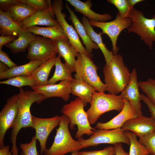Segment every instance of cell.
<instances>
[{
  "label": "cell",
  "mask_w": 155,
  "mask_h": 155,
  "mask_svg": "<svg viewBox=\"0 0 155 155\" xmlns=\"http://www.w3.org/2000/svg\"><path fill=\"white\" fill-rule=\"evenodd\" d=\"M18 95V110L16 120L12 127L10 139L12 144L11 152L12 155H18L16 139L19 132L22 128L30 127L32 129V115L30 108L32 104H40L44 100L42 94L34 91L24 90L20 88Z\"/></svg>",
  "instance_id": "1"
},
{
  "label": "cell",
  "mask_w": 155,
  "mask_h": 155,
  "mask_svg": "<svg viewBox=\"0 0 155 155\" xmlns=\"http://www.w3.org/2000/svg\"><path fill=\"white\" fill-rule=\"evenodd\" d=\"M103 71L106 91L109 94L116 95L121 92L129 81L131 73L120 54L114 55L109 64L104 66Z\"/></svg>",
  "instance_id": "2"
},
{
  "label": "cell",
  "mask_w": 155,
  "mask_h": 155,
  "mask_svg": "<svg viewBox=\"0 0 155 155\" xmlns=\"http://www.w3.org/2000/svg\"><path fill=\"white\" fill-rule=\"evenodd\" d=\"M89 108L86 112L90 124H94L104 113L116 110L121 112L124 104L120 95L94 91Z\"/></svg>",
  "instance_id": "3"
},
{
  "label": "cell",
  "mask_w": 155,
  "mask_h": 155,
  "mask_svg": "<svg viewBox=\"0 0 155 155\" xmlns=\"http://www.w3.org/2000/svg\"><path fill=\"white\" fill-rule=\"evenodd\" d=\"M70 121L68 117L63 115L59 127L56 129V133L53 142L49 149L44 152V155H65L79 151L82 148L78 140L72 137L68 128Z\"/></svg>",
  "instance_id": "4"
},
{
  "label": "cell",
  "mask_w": 155,
  "mask_h": 155,
  "mask_svg": "<svg viewBox=\"0 0 155 155\" xmlns=\"http://www.w3.org/2000/svg\"><path fill=\"white\" fill-rule=\"evenodd\" d=\"M85 106L82 100L78 97L64 105L61 111L63 115L69 119V126L70 129H73L77 125L78 130L75 137L78 139L82 138L84 134L91 135L95 130L89 123L86 112L84 109Z\"/></svg>",
  "instance_id": "5"
},
{
  "label": "cell",
  "mask_w": 155,
  "mask_h": 155,
  "mask_svg": "<svg viewBox=\"0 0 155 155\" xmlns=\"http://www.w3.org/2000/svg\"><path fill=\"white\" fill-rule=\"evenodd\" d=\"M128 17L132 23L127 28V32L137 34L152 50L153 42H155V14L152 18L148 19L144 16L142 11L133 7L130 10Z\"/></svg>",
  "instance_id": "6"
},
{
  "label": "cell",
  "mask_w": 155,
  "mask_h": 155,
  "mask_svg": "<svg viewBox=\"0 0 155 155\" xmlns=\"http://www.w3.org/2000/svg\"><path fill=\"white\" fill-rule=\"evenodd\" d=\"M91 57L78 53L75 65V79H79L94 87L98 92L106 91V85L97 73L98 67Z\"/></svg>",
  "instance_id": "7"
},
{
  "label": "cell",
  "mask_w": 155,
  "mask_h": 155,
  "mask_svg": "<svg viewBox=\"0 0 155 155\" xmlns=\"http://www.w3.org/2000/svg\"><path fill=\"white\" fill-rule=\"evenodd\" d=\"M83 148L96 146L102 144H113L123 143L129 145L130 142L129 138L124 133L121 128L111 129L95 130L89 138L84 139L83 138L78 139Z\"/></svg>",
  "instance_id": "8"
},
{
  "label": "cell",
  "mask_w": 155,
  "mask_h": 155,
  "mask_svg": "<svg viewBox=\"0 0 155 155\" xmlns=\"http://www.w3.org/2000/svg\"><path fill=\"white\" fill-rule=\"evenodd\" d=\"M89 22L92 26L101 29L102 34L108 36L112 42L113 54L116 55L119 50L117 45L118 37L122 30L131 26L132 22L129 18L123 17L117 13L115 19L111 21L100 22L89 20Z\"/></svg>",
  "instance_id": "9"
},
{
  "label": "cell",
  "mask_w": 155,
  "mask_h": 155,
  "mask_svg": "<svg viewBox=\"0 0 155 155\" xmlns=\"http://www.w3.org/2000/svg\"><path fill=\"white\" fill-rule=\"evenodd\" d=\"M27 49L26 58L30 61H46L56 57L58 53L55 41L43 36H36Z\"/></svg>",
  "instance_id": "10"
},
{
  "label": "cell",
  "mask_w": 155,
  "mask_h": 155,
  "mask_svg": "<svg viewBox=\"0 0 155 155\" xmlns=\"http://www.w3.org/2000/svg\"><path fill=\"white\" fill-rule=\"evenodd\" d=\"M53 10L57 20L61 25L69 41L77 52L81 54L86 55L92 57L82 44L76 30L69 25L65 20L66 15L62 11L63 9V2L61 0H53L52 3Z\"/></svg>",
  "instance_id": "11"
},
{
  "label": "cell",
  "mask_w": 155,
  "mask_h": 155,
  "mask_svg": "<svg viewBox=\"0 0 155 155\" xmlns=\"http://www.w3.org/2000/svg\"><path fill=\"white\" fill-rule=\"evenodd\" d=\"M60 120L61 116L58 115L46 118L32 116V129L35 130V135L40 143V154H44L46 149V144L48 137L53 130L59 125Z\"/></svg>",
  "instance_id": "12"
},
{
  "label": "cell",
  "mask_w": 155,
  "mask_h": 155,
  "mask_svg": "<svg viewBox=\"0 0 155 155\" xmlns=\"http://www.w3.org/2000/svg\"><path fill=\"white\" fill-rule=\"evenodd\" d=\"M18 110V95H13L7 99L0 112V148L4 146V138L7 130L12 128Z\"/></svg>",
  "instance_id": "13"
},
{
  "label": "cell",
  "mask_w": 155,
  "mask_h": 155,
  "mask_svg": "<svg viewBox=\"0 0 155 155\" xmlns=\"http://www.w3.org/2000/svg\"><path fill=\"white\" fill-rule=\"evenodd\" d=\"M139 86L137 81V74L136 68H134L131 73L129 82L120 95L124 100L129 101L137 116L142 115L141 111L142 100L139 92Z\"/></svg>",
  "instance_id": "14"
},
{
  "label": "cell",
  "mask_w": 155,
  "mask_h": 155,
  "mask_svg": "<svg viewBox=\"0 0 155 155\" xmlns=\"http://www.w3.org/2000/svg\"><path fill=\"white\" fill-rule=\"evenodd\" d=\"M71 80H65L57 84L37 86L32 88L35 92L42 94L44 100L49 98L58 97L64 101H68L70 98V84Z\"/></svg>",
  "instance_id": "15"
},
{
  "label": "cell",
  "mask_w": 155,
  "mask_h": 155,
  "mask_svg": "<svg viewBox=\"0 0 155 155\" xmlns=\"http://www.w3.org/2000/svg\"><path fill=\"white\" fill-rule=\"evenodd\" d=\"M121 128L124 131H130L140 137L155 131V120L151 117L142 115L127 121Z\"/></svg>",
  "instance_id": "16"
},
{
  "label": "cell",
  "mask_w": 155,
  "mask_h": 155,
  "mask_svg": "<svg viewBox=\"0 0 155 155\" xmlns=\"http://www.w3.org/2000/svg\"><path fill=\"white\" fill-rule=\"evenodd\" d=\"M124 104L122 110L117 116L108 122H98L96 127L98 129H111L121 128L127 121L137 117L134 109L129 101L124 100Z\"/></svg>",
  "instance_id": "17"
},
{
  "label": "cell",
  "mask_w": 155,
  "mask_h": 155,
  "mask_svg": "<svg viewBox=\"0 0 155 155\" xmlns=\"http://www.w3.org/2000/svg\"><path fill=\"white\" fill-rule=\"evenodd\" d=\"M55 15L51 4L46 10H37L31 17L19 24L23 30L36 25L53 26L59 23L55 19Z\"/></svg>",
  "instance_id": "18"
},
{
  "label": "cell",
  "mask_w": 155,
  "mask_h": 155,
  "mask_svg": "<svg viewBox=\"0 0 155 155\" xmlns=\"http://www.w3.org/2000/svg\"><path fill=\"white\" fill-rule=\"evenodd\" d=\"M66 1L74 7L75 11L82 13L89 20L106 22L112 18L109 14H100L93 11L91 8L92 6L91 0H87L85 2L79 0H67Z\"/></svg>",
  "instance_id": "19"
},
{
  "label": "cell",
  "mask_w": 155,
  "mask_h": 155,
  "mask_svg": "<svg viewBox=\"0 0 155 155\" xmlns=\"http://www.w3.org/2000/svg\"><path fill=\"white\" fill-rule=\"evenodd\" d=\"M58 55L63 57L71 71L75 72V65L78 52L68 41L59 39L55 41Z\"/></svg>",
  "instance_id": "20"
},
{
  "label": "cell",
  "mask_w": 155,
  "mask_h": 155,
  "mask_svg": "<svg viewBox=\"0 0 155 155\" xmlns=\"http://www.w3.org/2000/svg\"><path fill=\"white\" fill-rule=\"evenodd\" d=\"M23 31L41 35L54 41L59 39L69 40L59 23L55 26L46 27L33 26L24 29Z\"/></svg>",
  "instance_id": "21"
},
{
  "label": "cell",
  "mask_w": 155,
  "mask_h": 155,
  "mask_svg": "<svg viewBox=\"0 0 155 155\" xmlns=\"http://www.w3.org/2000/svg\"><path fill=\"white\" fill-rule=\"evenodd\" d=\"M65 7L69 13V20L73 24L78 34L81 38L83 44L85 46V49L89 54L93 56L92 54L93 50L98 49V46L92 41L88 35L82 23L80 21L73 11L70 8L67 3Z\"/></svg>",
  "instance_id": "22"
},
{
  "label": "cell",
  "mask_w": 155,
  "mask_h": 155,
  "mask_svg": "<svg viewBox=\"0 0 155 155\" xmlns=\"http://www.w3.org/2000/svg\"><path fill=\"white\" fill-rule=\"evenodd\" d=\"M2 10L15 22L20 23L31 17L37 10L28 5L17 1Z\"/></svg>",
  "instance_id": "23"
},
{
  "label": "cell",
  "mask_w": 155,
  "mask_h": 155,
  "mask_svg": "<svg viewBox=\"0 0 155 155\" xmlns=\"http://www.w3.org/2000/svg\"><path fill=\"white\" fill-rule=\"evenodd\" d=\"M71 93L81 99L85 106L90 103L94 91L96 90L89 84L79 79L74 78L70 84Z\"/></svg>",
  "instance_id": "24"
},
{
  "label": "cell",
  "mask_w": 155,
  "mask_h": 155,
  "mask_svg": "<svg viewBox=\"0 0 155 155\" xmlns=\"http://www.w3.org/2000/svg\"><path fill=\"white\" fill-rule=\"evenodd\" d=\"M46 61L40 60L30 61L25 64L9 68L6 71L0 73V79L24 76H30L39 66Z\"/></svg>",
  "instance_id": "25"
},
{
  "label": "cell",
  "mask_w": 155,
  "mask_h": 155,
  "mask_svg": "<svg viewBox=\"0 0 155 155\" xmlns=\"http://www.w3.org/2000/svg\"><path fill=\"white\" fill-rule=\"evenodd\" d=\"M81 22L84 27L87 33L92 41L96 44L102 51L105 58L106 64L108 65L113 59V52L110 51L103 42L101 35V32L98 34L95 32L89 22V20L84 16Z\"/></svg>",
  "instance_id": "26"
},
{
  "label": "cell",
  "mask_w": 155,
  "mask_h": 155,
  "mask_svg": "<svg viewBox=\"0 0 155 155\" xmlns=\"http://www.w3.org/2000/svg\"><path fill=\"white\" fill-rule=\"evenodd\" d=\"M23 29L18 23L5 12L0 9V34L1 36L18 37Z\"/></svg>",
  "instance_id": "27"
},
{
  "label": "cell",
  "mask_w": 155,
  "mask_h": 155,
  "mask_svg": "<svg viewBox=\"0 0 155 155\" xmlns=\"http://www.w3.org/2000/svg\"><path fill=\"white\" fill-rule=\"evenodd\" d=\"M36 37V36L32 33L23 31L17 39L4 46L8 48L13 54L24 52Z\"/></svg>",
  "instance_id": "28"
},
{
  "label": "cell",
  "mask_w": 155,
  "mask_h": 155,
  "mask_svg": "<svg viewBox=\"0 0 155 155\" xmlns=\"http://www.w3.org/2000/svg\"><path fill=\"white\" fill-rule=\"evenodd\" d=\"M56 57L44 62L32 73L31 75L36 80L37 86L48 84V77L51 69L55 65Z\"/></svg>",
  "instance_id": "29"
},
{
  "label": "cell",
  "mask_w": 155,
  "mask_h": 155,
  "mask_svg": "<svg viewBox=\"0 0 155 155\" xmlns=\"http://www.w3.org/2000/svg\"><path fill=\"white\" fill-rule=\"evenodd\" d=\"M60 57L59 55L56 57L55 71L52 77L49 80L48 84H54L60 80H72L74 79L72 76V72L65 64L62 62Z\"/></svg>",
  "instance_id": "30"
},
{
  "label": "cell",
  "mask_w": 155,
  "mask_h": 155,
  "mask_svg": "<svg viewBox=\"0 0 155 155\" xmlns=\"http://www.w3.org/2000/svg\"><path fill=\"white\" fill-rule=\"evenodd\" d=\"M124 133L130 141L129 155H147L150 154L147 148L137 141V136L134 133L129 131H124Z\"/></svg>",
  "instance_id": "31"
},
{
  "label": "cell",
  "mask_w": 155,
  "mask_h": 155,
  "mask_svg": "<svg viewBox=\"0 0 155 155\" xmlns=\"http://www.w3.org/2000/svg\"><path fill=\"white\" fill-rule=\"evenodd\" d=\"M0 84L12 86L20 89L24 86H29L31 88L37 86L36 80L31 75L18 76L10 78L0 81Z\"/></svg>",
  "instance_id": "32"
},
{
  "label": "cell",
  "mask_w": 155,
  "mask_h": 155,
  "mask_svg": "<svg viewBox=\"0 0 155 155\" xmlns=\"http://www.w3.org/2000/svg\"><path fill=\"white\" fill-rule=\"evenodd\" d=\"M138 84L143 92L155 105V80L149 78L147 81H139Z\"/></svg>",
  "instance_id": "33"
},
{
  "label": "cell",
  "mask_w": 155,
  "mask_h": 155,
  "mask_svg": "<svg viewBox=\"0 0 155 155\" xmlns=\"http://www.w3.org/2000/svg\"><path fill=\"white\" fill-rule=\"evenodd\" d=\"M17 1L28 5L39 11L48 9L52 3L51 1L49 0H17Z\"/></svg>",
  "instance_id": "34"
},
{
  "label": "cell",
  "mask_w": 155,
  "mask_h": 155,
  "mask_svg": "<svg viewBox=\"0 0 155 155\" xmlns=\"http://www.w3.org/2000/svg\"><path fill=\"white\" fill-rule=\"evenodd\" d=\"M138 141L147 148L150 154L155 155V131L139 137Z\"/></svg>",
  "instance_id": "35"
},
{
  "label": "cell",
  "mask_w": 155,
  "mask_h": 155,
  "mask_svg": "<svg viewBox=\"0 0 155 155\" xmlns=\"http://www.w3.org/2000/svg\"><path fill=\"white\" fill-rule=\"evenodd\" d=\"M108 2L115 6L119 11V13L123 17H128L130 10L127 0H108Z\"/></svg>",
  "instance_id": "36"
},
{
  "label": "cell",
  "mask_w": 155,
  "mask_h": 155,
  "mask_svg": "<svg viewBox=\"0 0 155 155\" xmlns=\"http://www.w3.org/2000/svg\"><path fill=\"white\" fill-rule=\"evenodd\" d=\"M37 140L35 135L30 142L20 144V146L24 155H39L36 147Z\"/></svg>",
  "instance_id": "37"
},
{
  "label": "cell",
  "mask_w": 155,
  "mask_h": 155,
  "mask_svg": "<svg viewBox=\"0 0 155 155\" xmlns=\"http://www.w3.org/2000/svg\"><path fill=\"white\" fill-rule=\"evenodd\" d=\"M116 154L114 146H109L100 150L82 151L78 152V155H115Z\"/></svg>",
  "instance_id": "38"
},
{
  "label": "cell",
  "mask_w": 155,
  "mask_h": 155,
  "mask_svg": "<svg viewBox=\"0 0 155 155\" xmlns=\"http://www.w3.org/2000/svg\"><path fill=\"white\" fill-rule=\"evenodd\" d=\"M0 61L6 65L9 68L18 66L11 60L6 53L2 51V49H0Z\"/></svg>",
  "instance_id": "39"
},
{
  "label": "cell",
  "mask_w": 155,
  "mask_h": 155,
  "mask_svg": "<svg viewBox=\"0 0 155 155\" xmlns=\"http://www.w3.org/2000/svg\"><path fill=\"white\" fill-rule=\"evenodd\" d=\"M142 100L147 105L150 113L151 117L155 120V105L152 103L145 95L141 94Z\"/></svg>",
  "instance_id": "40"
},
{
  "label": "cell",
  "mask_w": 155,
  "mask_h": 155,
  "mask_svg": "<svg viewBox=\"0 0 155 155\" xmlns=\"http://www.w3.org/2000/svg\"><path fill=\"white\" fill-rule=\"evenodd\" d=\"M18 37L11 36H0V49L6 44L11 42Z\"/></svg>",
  "instance_id": "41"
},
{
  "label": "cell",
  "mask_w": 155,
  "mask_h": 155,
  "mask_svg": "<svg viewBox=\"0 0 155 155\" xmlns=\"http://www.w3.org/2000/svg\"><path fill=\"white\" fill-rule=\"evenodd\" d=\"M115 151V155H129V153L126 152L123 149L121 143H117L114 145Z\"/></svg>",
  "instance_id": "42"
},
{
  "label": "cell",
  "mask_w": 155,
  "mask_h": 155,
  "mask_svg": "<svg viewBox=\"0 0 155 155\" xmlns=\"http://www.w3.org/2000/svg\"><path fill=\"white\" fill-rule=\"evenodd\" d=\"M17 2V0H0V9L3 10L10 5Z\"/></svg>",
  "instance_id": "43"
},
{
  "label": "cell",
  "mask_w": 155,
  "mask_h": 155,
  "mask_svg": "<svg viewBox=\"0 0 155 155\" xmlns=\"http://www.w3.org/2000/svg\"><path fill=\"white\" fill-rule=\"evenodd\" d=\"M9 146H6L0 150V155H12V153L9 151Z\"/></svg>",
  "instance_id": "44"
},
{
  "label": "cell",
  "mask_w": 155,
  "mask_h": 155,
  "mask_svg": "<svg viewBox=\"0 0 155 155\" xmlns=\"http://www.w3.org/2000/svg\"><path fill=\"white\" fill-rule=\"evenodd\" d=\"M130 8L131 9L134 7L133 6L136 4L144 1L143 0H127Z\"/></svg>",
  "instance_id": "45"
},
{
  "label": "cell",
  "mask_w": 155,
  "mask_h": 155,
  "mask_svg": "<svg viewBox=\"0 0 155 155\" xmlns=\"http://www.w3.org/2000/svg\"><path fill=\"white\" fill-rule=\"evenodd\" d=\"M9 68L6 65L0 61V73L6 71Z\"/></svg>",
  "instance_id": "46"
},
{
  "label": "cell",
  "mask_w": 155,
  "mask_h": 155,
  "mask_svg": "<svg viewBox=\"0 0 155 155\" xmlns=\"http://www.w3.org/2000/svg\"><path fill=\"white\" fill-rule=\"evenodd\" d=\"M79 151H76L73 152L71 153V154L70 155H78Z\"/></svg>",
  "instance_id": "47"
},
{
  "label": "cell",
  "mask_w": 155,
  "mask_h": 155,
  "mask_svg": "<svg viewBox=\"0 0 155 155\" xmlns=\"http://www.w3.org/2000/svg\"><path fill=\"white\" fill-rule=\"evenodd\" d=\"M20 155H24V154H23V153L22 152L21 153Z\"/></svg>",
  "instance_id": "48"
},
{
  "label": "cell",
  "mask_w": 155,
  "mask_h": 155,
  "mask_svg": "<svg viewBox=\"0 0 155 155\" xmlns=\"http://www.w3.org/2000/svg\"><path fill=\"white\" fill-rule=\"evenodd\" d=\"M147 155H152V154H148Z\"/></svg>",
  "instance_id": "49"
}]
</instances>
